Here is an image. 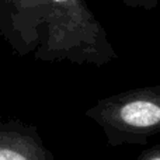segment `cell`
<instances>
[{
	"mask_svg": "<svg viewBox=\"0 0 160 160\" xmlns=\"http://www.w3.org/2000/svg\"><path fill=\"white\" fill-rule=\"evenodd\" d=\"M0 32L20 56L101 68L118 58L84 0H0Z\"/></svg>",
	"mask_w": 160,
	"mask_h": 160,
	"instance_id": "1",
	"label": "cell"
},
{
	"mask_svg": "<svg viewBox=\"0 0 160 160\" xmlns=\"http://www.w3.org/2000/svg\"><path fill=\"white\" fill-rule=\"evenodd\" d=\"M84 115L102 129L110 148L146 145L160 133V86L132 88L100 98Z\"/></svg>",
	"mask_w": 160,
	"mask_h": 160,
	"instance_id": "2",
	"label": "cell"
},
{
	"mask_svg": "<svg viewBox=\"0 0 160 160\" xmlns=\"http://www.w3.org/2000/svg\"><path fill=\"white\" fill-rule=\"evenodd\" d=\"M0 160H56L39 136L38 127L20 119L0 124Z\"/></svg>",
	"mask_w": 160,
	"mask_h": 160,
	"instance_id": "3",
	"label": "cell"
},
{
	"mask_svg": "<svg viewBox=\"0 0 160 160\" xmlns=\"http://www.w3.org/2000/svg\"><path fill=\"white\" fill-rule=\"evenodd\" d=\"M125 6L132 8H143V10H153L159 6L160 0H121Z\"/></svg>",
	"mask_w": 160,
	"mask_h": 160,
	"instance_id": "4",
	"label": "cell"
},
{
	"mask_svg": "<svg viewBox=\"0 0 160 160\" xmlns=\"http://www.w3.org/2000/svg\"><path fill=\"white\" fill-rule=\"evenodd\" d=\"M136 160H160V145H155L149 149L142 150Z\"/></svg>",
	"mask_w": 160,
	"mask_h": 160,
	"instance_id": "5",
	"label": "cell"
}]
</instances>
